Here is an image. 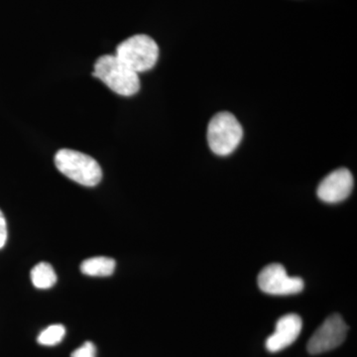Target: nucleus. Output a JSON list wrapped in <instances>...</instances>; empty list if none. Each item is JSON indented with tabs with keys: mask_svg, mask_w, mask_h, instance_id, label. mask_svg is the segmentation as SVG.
I'll use <instances>...</instances> for the list:
<instances>
[{
	"mask_svg": "<svg viewBox=\"0 0 357 357\" xmlns=\"http://www.w3.org/2000/svg\"><path fill=\"white\" fill-rule=\"evenodd\" d=\"M93 76L119 96H131L140 89V79L137 73L115 55H103L96 60Z\"/></svg>",
	"mask_w": 357,
	"mask_h": 357,
	"instance_id": "obj_1",
	"label": "nucleus"
},
{
	"mask_svg": "<svg viewBox=\"0 0 357 357\" xmlns=\"http://www.w3.org/2000/svg\"><path fill=\"white\" fill-rule=\"evenodd\" d=\"M55 164L63 175L84 187H95L102 181L100 164L93 157L76 150H59L55 155Z\"/></svg>",
	"mask_w": 357,
	"mask_h": 357,
	"instance_id": "obj_2",
	"label": "nucleus"
},
{
	"mask_svg": "<svg viewBox=\"0 0 357 357\" xmlns=\"http://www.w3.org/2000/svg\"><path fill=\"white\" fill-rule=\"evenodd\" d=\"M115 56L134 72H146L156 65L159 58V47L147 35H135L119 44Z\"/></svg>",
	"mask_w": 357,
	"mask_h": 357,
	"instance_id": "obj_3",
	"label": "nucleus"
},
{
	"mask_svg": "<svg viewBox=\"0 0 357 357\" xmlns=\"http://www.w3.org/2000/svg\"><path fill=\"white\" fill-rule=\"evenodd\" d=\"M243 137V126L230 112H222L215 114L208 124V146L218 156L231 154Z\"/></svg>",
	"mask_w": 357,
	"mask_h": 357,
	"instance_id": "obj_4",
	"label": "nucleus"
},
{
	"mask_svg": "<svg viewBox=\"0 0 357 357\" xmlns=\"http://www.w3.org/2000/svg\"><path fill=\"white\" fill-rule=\"evenodd\" d=\"M257 282L262 292L274 296L294 295L302 292L305 287L302 278L289 276L285 267L279 263L263 268Z\"/></svg>",
	"mask_w": 357,
	"mask_h": 357,
	"instance_id": "obj_5",
	"label": "nucleus"
},
{
	"mask_svg": "<svg viewBox=\"0 0 357 357\" xmlns=\"http://www.w3.org/2000/svg\"><path fill=\"white\" fill-rule=\"evenodd\" d=\"M349 326L340 314L328 317L307 342V351L321 354L340 347L347 338Z\"/></svg>",
	"mask_w": 357,
	"mask_h": 357,
	"instance_id": "obj_6",
	"label": "nucleus"
},
{
	"mask_svg": "<svg viewBox=\"0 0 357 357\" xmlns=\"http://www.w3.org/2000/svg\"><path fill=\"white\" fill-rule=\"evenodd\" d=\"M354 185V177L351 171L340 168L328 174L321 181L317 194L319 199L325 203H340L351 196Z\"/></svg>",
	"mask_w": 357,
	"mask_h": 357,
	"instance_id": "obj_7",
	"label": "nucleus"
},
{
	"mask_svg": "<svg viewBox=\"0 0 357 357\" xmlns=\"http://www.w3.org/2000/svg\"><path fill=\"white\" fill-rule=\"evenodd\" d=\"M302 328V319L298 314H289L281 317L276 323L274 333L265 342L267 351L278 352L290 347L299 337Z\"/></svg>",
	"mask_w": 357,
	"mask_h": 357,
	"instance_id": "obj_8",
	"label": "nucleus"
},
{
	"mask_svg": "<svg viewBox=\"0 0 357 357\" xmlns=\"http://www.w3.org/2000/svg\"><path fill=\"white\" fill-rule=\"evenodd\" d=\"M115 261L112 258L93 257L84 260L81 265L82 273L91 277H107L114 274Z\"/></svg>",
	"mask_w": 357,
	"mask_h": 357,
	"instance_id": "obj_9",
	"label": "nucleus"
},
{
	"mask_svg": "<svg viewBox=\"0 0 357 357\" xmlns=\"http://www.w3.org/2000/svg\"><path fill=\"white\" fill-rule=\"evenodd\" d=\"M31 281L36 288L49 289L55 285L57 275L49 263L40 262L31 270Z\"/></svg>",
	"mask_w": 357,
	"mask_h": 357,
	"instance_id": "obj_10",
	"label": "nucleus"
},
{
	"mask_svg": "<svg viewBox=\"0 0 357 357\" xmlns=\"http://www.w3.org/2000/svg\"><path fill=\"white\" fill-rule=\"evenodd\" d=\"M66 328L62 325H52L45 328L43 332L40 333L37 342L40 344L46 345V347H53L60 344L63 338L65 337Z\"/></svg>",
	"mask_w": 357,
	"mask_h": 357,
	"instance_id": "obj_11",
	"label": "nucleus"
},
{
	"mask_svg": "<svg viewBox=\"0 0 357 357\" xmlns=\"http://www.w3.org/2000/svg\"><path fill=\"white\" fill-rule=\"evenodd\" d=\"M96 349L91 342H84L81 347L73 352L70 357H96Z\"/></svg>",
	"mask_w": 357,
	"mask_h": 357,
	"instance_id": "obj_12",
	"label": "nucleus"
},
{
	"mask_svg": "<svg viewBox=\"0 0 357 357\" xmlns=\"http://www.w3.org/2000/svg\"><path fill=\"white\" fill-rule=\"evenodd\" d=\"M7 241V225L3 213L0 211V249L6 245Z\"/></svg>",
	"mask_w": 357,
	"mask_h": 357,
	"instance_id": "obj_13",
	"label": "nucleus"
}]
</instances>
